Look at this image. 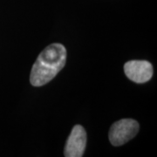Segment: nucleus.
I'll return each instance as SVG.
<instances>
[{
    "label": "nucleus",
    "instance_id": "nucleus-1",
    "mask_svg": "<svg viewBox=\"0 0 157 157\" xmlns=\"http://www.w3.org/2000/svg\"><path fill=\"white\" fill-rule=\"evenodd\" d=\"M67 61L66 47L59 43H53L45 47L34 62L30 82L34 86H42L56 76Z\"/></svg>",
    "mask_w": 157,
    "mask_h": 157
},
{
    "label": "nucleus",
    "instance_id": "nucleus-2",
    "mask_svg": "<svg viewBox=\"0 0 157 157\" xmlns=\"http://www.w3.org/2000/svg\"><path fill=\"white\" fill-rule=\"evenodd\" d=\"M139 123L132 119H122L113 124L109 130V140L113 146H121L133 139L139 132Z\"/></svg>",
    "mask_w": 157,
    "mask_h": 157
},
{
    "label": "nucleus",
    "instance_id": "nucleus-3",
    "mask_svg": "<svg viewBox=\"0 0 157 157\" xmlns=\"http://www.w3.org/2000/svg\"><path fill=\"white\" fill-rule=\"evenodd\" d=\"M124 73L130 80L142 84L152 78L154 69L147 60H130L124 65Z\"/></svg>",
    "mask_w": 157,
    "mask_h": 157
},
{
    "label": "nucleus",
    "instance_id": "nucleus-4",
    "mask_svg": "<svg viewBox=\"0 0 157 157\" xmlns=\"http://www.w3.org/2000/svg\"><path fill=\"white\" fill-rule=\"evenodd\" d=\"M86 145V133L80 125H75L68 137L64 155L66 157L83 156Z\"/></svg>",
    "mask_w": 157,
    "mask_h": 157
}]
</instances>
